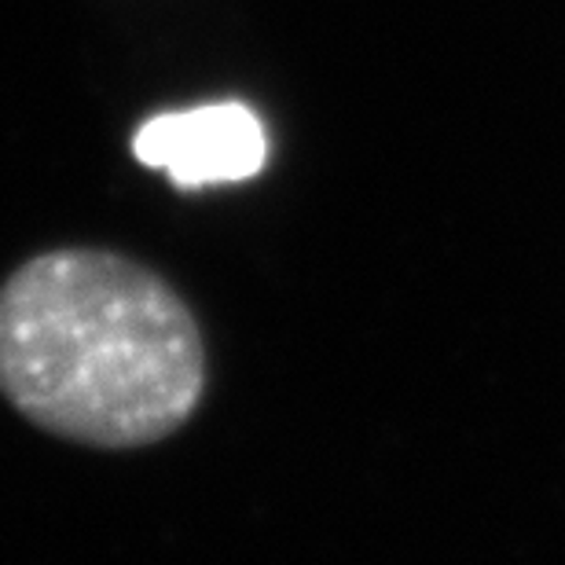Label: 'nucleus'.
I'll return each mask as SVG.
<instances>
[{"mask_svg": "<svg viewBox=\"0 0 565 565\" xmlns=\"http://www.w3.org/2000/svg\"><path fill=\"white\" fill-rule=\"evenodd\" d=\"M0 393L60 440L147 448L195 415L206 345L195 312L154 268L66 246L0 282Z\"/></svg>", "mask_w": 565, "mask_h": 565, "instance_id": "nucleus-1", "label": "nucleus"}, {"mask_svg": "<svg viewBox=\"0 0 565 565\" xmlns=\"http://www.w3.org/2000/svg\"><path fill=\"white\" fill-rule=\"evenodd\" d=\"M143 166L166 169L177 188H210L262 173L268 140L262 118L243 104H210L158 115L137 132Z\"/></svg>", "mask_w": 565, "mask_h": 565, "instance_id": "nucleus-2", "label": "nucleus"}]
</instances>
